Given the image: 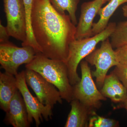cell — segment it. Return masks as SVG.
Here are the masks:
<instances>
[{
  "instance_id": "ffe728a7",
  "label": "cell",
  "mask_w": 127,
  "mask_h": 127,
  "mask_svg": "<svg viewBox=\"0 0 127 127\" xmlns=\"http://www.w3.org/2000/svg\"><path fill=\"white\" fill-rule=\"evenodd\" d=\"M100 92L104 97L110 98L113 102L119 103L117 94L112 87L111 83L106 78Z\"/></svg>"
},
{
  "instance_id": "7402d4cb",
  "label": "cell",
  "mask_w": 127,
  "mask_h": 127,
  "mask_svg": "<svg viewBox=\"0 0 127 127\" xmlns=\"http://www.w3.org/2000/svg\"><path fill=\"white\" fill-rule=\"evenodd\" d=\"M115 51L119 63L127 64V45L117 48Z\"/></svg>"
},
{
  "instance_id": "2e32d148",
  "label": "cell",
  "mask_w": 127,
  "mask_h": 127,
  "mask_svg": "<svg viewBox=\"0 0 127 127\" xmlns=\"http://www.w3.org/2000/svg\"><path fill=\"white\" fill-rule=\"evenodd\" d=\"M50 2L56 10L61 14L68 12L72 23L77 24L76 12L80 0H50Z\"/></svg>"
},
{
  "instance_id": "44dd1931",
  "label": "cell",
  "mask_w": 127,
  "mask_h": 127,
  "mask_svg": "<svg viewBox=\"0 0 127 127\" xmlns=\"http://www.w3.org/2000/svg\"><path fill=\"white\" fill-rule=\"evenodd\" d=\"M112 72L127 89V64L119 63Z\"/></svg>"
},
{
  "instance_id": "cb8c5ba5",
  "label": "cell",
  "mask_w": 127,
  "mask_h": 127,
  "mask_svg": "<svg viewBox=\"0 0 127 127\" xmlns=\"http://www.w3.org/2000/svg\"><path fill=\"white\" fill-rule=\"evenodd\" d=\"M124 16L127 18V5H125L122 7Z\"/></svg>"
},
{
  "instance_id": "5b68a950",
  "label": "cell",
  "mask_w": 127,
  "mask_h": 127,
  "mask_svg": "<svg viewBox=\"0 0 127 127\" xmlns=\"http://www.w3.org/2000/svg\"><path fill=\"white\" fill-rule=\"evenodd\" d=\"M85 58L91 65L95 66L96 70L92 72V75L96 78L98 86L101 88L109 69L119 63L109 38L102 41L101 47L95 49Z\"/></svg>"
},
{
  "instance_id": "484cf974",
  "label": "cell",
  "mask_w": 127,
  "mask_h": 127,
  "mask_svg": "<svg viewBox=\"0 0 127 127\" xmlns=\"http://www.w3.org/2000/svg\"><path fill=\"white\" fill-rule=\"evenodd\" d=\"M103 1V4H105V3H106L107 1H109L110 0H102Z\"/></svg>"
},
{
  "instance_id": "d4e9b609",
  "label": "cell",
  "mask_w": 127,
  "mask_h": 127,
  "mask_svg": "<svg viewBox=\"0 0 127 127\" xmlns=\"http://www.w3.org/2000/svg\"><path fill=\"white\" fill-rule=\"evenodd\" d=\"M122 103H123V104L121 106H123V107H124L127 111V98L124 101L122 102Z\"/></svg>"
},
{
  "instance_id": "ba28073f",
  "label": "cell",
  "mask_w": 127,
  "mask_h": 127,
  "mask_svg": "<svg viewBox=\"0 0 127 127\" xmlns=\"http://www.w3.org/2000/svg\"><path fill=\"white\" fill-rule=\"evenodd\" d=\"M6 27L10 36L25 42L27 39L26 17L23 0H3Z\"/></svg>"
},
{
  "instance_id": "277c9868",
  "label": "cell",
  "mask_w": 127,
  "mask_h": 127,
  "mask_svg": "<svg viewBox=\"0 0 127 127\" xmlns=\"http://www.w3.org/2000/svg\"><path fill=\"white\" fill-rule=\"evenodd\" d=\"M80 67L81 80L73 86L74 98L79 100L89 109L96 111L101 106V101H106L107 98L97 89L93 79L88 63L82 61Z\"/></svg>"
},
{
  "instance_id": "9c48e42d",
  "label": "cell",
  "mask_w": 127,
  "mask_h": 127,
  "mask_svg": "<svg viewBox=\"0 0 127 127\" xmlns=\"http://www.w3.org/2000/svg\"><path fill=\"white\" fill-rule=\"evenodd\" d=\"M25 73L27 83L34 91L41 103L52 108L57 103H62L60 92L54 85L32 70L26 68Z\"/></svg>"
},
{
  "instance_id": "3957f363",
  "label": "cell",
  "mask_w": 127,
  "mask_h": 127,
  "mask_svg": "<svg viewBox=\"0 0 127 127\" xmlns=\"http://www.w3.org/2000/svg\"><path fill=\"white\" fill-rule=\"evenodd\" d=\"M116 25L115 22L108 23L105 30L100 33L87 38L75 40L70 43L68 57L65 63L71 85L74 86L81 80L77 72L79 64L95 50L99 42L110 37Z\"/></svg>"
},
{
  "instance_id": "7c38bea8",
  "label": "cell",
  "mask_w": 127,
  "mask_h": 127,
  "mask_svg": "<svg viewBox=\"0 0 127 127\" xmlns=\"http://www.w3.org/2000/svg\"><path fill=\"white\" fill-rule=\"evenodd\" d=\"M71 109L65 127H88L91 116L95 111L91 110L77 99L71 102Z\"/></svg>"
},
{
  "instance_id": "ac0fdd59",
  "label": "cell",
  "mask_w": 127,
  "mask_h": 127,
  "mask_svg": "<svg viewBox=\"0 0 127 127\" xmlns=\"http://www.w3.org/2000/svg\"><path fill=\"white\" fill-rule=\"evenodd\" d=\"M106 78L111 83L112 87L117 94L119 102L124 101L127 98V89L113 72L109 75H107Z\"/></svg>"
},
{
  "instance_id": "5bb4252c",
  "label": "cell",
  "mask_w": 127,
  "mask_h": 127,
  "mask_svg": "<svg viewBox=\"0 0 127 127\" xmlns=\"http://www.w3.org/2000/svg\"><path fill=\"white\" fill-rule=\"evenodd\" d=\"M127 2V0H110L108 4L104 7H101L97 15L100 19L96 23L93 25L92 35L100 33L105 30L108 24L111 17L118 8L121 5Z\"/></svg>"
},
{
  "instance_id": "d6986e66",
  "label": "cell",
  "mask_w": 127,
  "mask_h": 127,
  "mask_svg": "<svg viewBox=\"0 0 127 127\" xmlns=\"http://www.w3.org/2000/svg\"><path fill=\"white\" fill-rule=\"evenodd\" d=\"M96 112V111H95ZM94 112L91 116L88 127H119L118 121L107 118L98 115Z\"/></svg>"
},
{
  "instance_id": "52a82bcc",
  "label": "cell",
  "mask_w": 127,
  "mask_h": 127,
  "mask_svg": "<svg viewBox=\"0 0 127 127\" xmlns=\"http://www.w3.org/2000/svg\"><path fill=\"white\" fill-rule=\"evenodd\" d=\"M15 77L18 90L26 104L30 124L34 120L36 126L39 127L43 118L46 121L52 119V108L42 104L37 97L33 96L29 91L25 78V71L18 73Z\"/></svg>"
},
{
  "instance_id": "8992f818",
  "label": "cell",
  "mask_w": 127,
  "mask_h": 127,
  "mask_svg": "<svg viewBox=\"0 0 127 127\" xmlns=\"http://www.w3.org/2000/svg\"><path fill=\"white\" fill-rule=\"evenodd\" d=\"M36 53L30 46L18 47L9 41L0 44V64L5 72L14 76L18 74V67L30 63Z\"/></svg>"
},
{
  "instance_id": "603a6c76",
  "label": "cell",
  "mask_w": 127,
  "mask_h": 127,
  "mask_svg": "<svg viewBox=\"0 0 127 127\" xmlns=\"http://www.w3.org/2000/svg\"><path fill=\"white\" fill-rule=\"evenodd\" d=\"M10 35L7 31L6 27L2 25L0 21V43H2L9 41Z\"/></svg>"
},
{
  "instance_id": "6da1fadb",
  "label": "cell",
  "mask_w": 127,
  "mask_h": 127,
  "mask_svg": "<svg viewBox=\"0 0 127 127\" xmlns=\"http://www.w3.org/2000/svg\"><path fill=\"white\" fill-rule=\"evenodd\" d=\"M31 24L42 53L50 59L66 62L69 45L76 40V27L68 15L58 12L50 0H33Z\"/></svg>"
},
{
  "instance_id": "30bf717a",
  "label": "cell",
  "mask_w": 127,
  "mask_h": 127,
  "mask_svg": "<svg viewBox=\"0 0 127 127\" xmlns=\"http://www.w3.org/2000/svg\"><path fill=\"white\" fill-rule=\"evenodd\" d=\"M103 4L102 0H93L82 4L79 22L76 29V40L93 36L94 19Z\"/></svg>"
},
{
  "instance_id": "9a60e30c",
  "label": "cell",
  "mask_w": 127,
  "mask_h": 127,
  "mask_svg": "<svg viewBox=\"0 0 127 127\" xmlns=\"http://www.w3.org/2000/svg\"><path fill=\"white\" fill-rule=\"evenodd\" d=\"M33 0H23L26 17L27 39L22 43V46H30L34 48L36 53L42 52L41 49L36 42L34 37L31 24V16Z\"/></svg>"
},
{
  "instance_id": "8fae6325",
  "label": "cell",
  "mask_w": 127,
  "mask_h": 127,
  "mask_svg": "<svg viewBox=\"0 0 127 127\" xmlns=\"http://www.w3.org/2000/svg\"><path fill=\"white\" fill-rule=\"evenodd\" d=\"M5 123L14 127H28L31 124L28 119L26 104L19 90L12 98L9 109L6 112Z\"/></svg>"
},
{
  "instance_id": "e0dca14e",
  "label": "cell",
  "mask_w": 127,
  "mask_h": 127,
  "mask_svg": "<svg viewBox=\"0 0 127 127\" xmlns=\"http://www.w3.org/2000/svg\"><path fill=\"white\" fill-rule=\"evenodd\" d=\"M110 37V42L113 48L127 45V21L116 25Z\"/></svg>"
},
{
  "instance_id": "7a4b0ae2",
  "label": "cell",
  "mask_w": 127,
  "mask_h": 127,
  "mask_svg": "<svg viewBox=\"0 0 127 127\" xmlns=\"http://www.w3.org/2000/svg\"><path fill=\"white\" fill-rule=\"evenodd\" d=\"M26 67L38 73L54 85L63 99L70 103L74 99L73 87L70 83L65 62L50 59L39 53L31 62L26 64Z\"/></svg>"
},
{
  "instance_id": "4fadbf2b",
  "label": "cell",
  "mask_w": 127,
  "mask_h": 127,
  "mask_svg": "<svg viewBox=\"0 0 127 127\" xmlns=\"http://www.w3.org/2000/svg\"><path fill=\"white\" fill-rule=\"evenodd\" d=\"M18 89L15 76L0 72V107L5 112L9 109L12 98Z\"/></svg>"
}]
</instances>
